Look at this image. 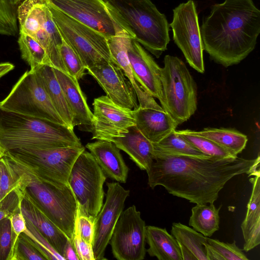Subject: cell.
I'll return each mask as SVG.
<instances>
[{
	"label": "cell",
	"instance_id": "obj_20",
	"mask_svg": "<svg viewBox=\"0 0 260 260\" xmlns=\"http://www.w3.org/2000/svg\"><path fill=\"white\" fill-rule=\"evenodd\" d=\"M135 125L141 133L152 143H155L178 125L164 109L139 107L134 110Z\"/></svg>",
	"mask_w": 260,
	"mask_h": 260
},
{
	"label": "cell",
	"instance_id": "obj_46",
	"mask_svg": "<svg viewBox=\"0 0 260 260\" xmlns=\"http://www.w3.org/2000/svg\"><path fill=\"white\" fill-rule=\"evenodd\" d=\"M14 66L9 62L0 63V78L12 70Z\"/></svg>",
	"mask_w": 260,
	"mask_h": 260
},
{
	"label": "cell",
	"instance_id": "obj_22",
	"mask_svg": "<svg viewBox=\"0 0 260 260\" xmlns=\"http://www.w3.org/2000/svg\"><path fill=\"white\" fill-rule=\"evenodd\" d=\"M105 175L119 182L125 183L129 168L120 152L113 143L98 140L86 145Z\"/></svg>",
	"mask_w": 260,
	"mask_h": 260
},
{
	"label": "cell",
	"instance_id": "obj_37",
	"mask_svg": "<svg viewBox=\"0 0 260 260\" xmlns=\"http://www.w3.org/2000/svg\"><path fill=\"white\" fill-rule=\"evenodd\" d=\"M1 189L0 202L18 186L15 172L8 160L4 156L0 157Z\"/></svg>",
	"mask_w": 260,
	"mask_h": 260
},
{
	"label": "cell",
	"instance_id": "obj_40",
	"mask_svg": "<svg viewBox=\"0 0 260 260\" xmlns=\"http://www.w3.org/2000/svg\"><path fill=\"white\" fill-rule=\"evenodd\" d=\"M74 231L87 243L92 245L94 232V220L81 215L77 210Z\"/></svg>",
	"mask_w": 260,
	"mask_h": 260
},
{
	"label": "cell",
	"instance_id": "obj_38",
	"mask_svg": "<svg viewBox=\"0 0 260 260\" xmlns=\"http://www.w3.org/2000/svg\"><path fill=\"white\" fill-rule=\"evenodd\" d=\"M207 243L215 250L224 260H247L248 258L236 245L233 243H224L217 239L207 237Z\"/></svg>",
	"mask_w": 260,
	"mask_h": 260
},
{
	"label": "cell",
	"instance_id": "obj_49",
	"mask_svg": "<svg viewBox=\"0 0 260 260\" xmlns=\"http://www.w3.org/2000/svg\"><path fill=\"white\" fill-rule=\"evenodd\" d=\"M0 155L1 156V157L3 156L2 152L1 147H0Z\"/></svg>",
	"mask_w": 260,
	"mask_h": 260
},
{
	"label": "cell",
	"instance_id": "obj_14",
	"mask_svg": "<svg viewBox=\"0 0 260 260\" xmlns=\"http://www.w3.org/2000/svg\"><path fill=\"white\" fill-rule=\"evenodd\" d=\"M105 203L94 220L92 248L95 260H103L116 222L122 212L129 190L118 182H109Z\"/></svg>",
	"mask_w": 260,
	"mask_h": 260
},
{
	"label": "cell",
	"instance_id": "obj_27",
	"mask_svg": "<svg viewBox=\"0 0 260 260\" xmlns=\"http://www.w3.org/2000/svg\"><path fill=\"white\" fill-rule=\"evenodd\" d=\"M190 131L211 140L235 156L245 149L248 141L246 135L233 128L208 127L201 131Z\"/></svg>",
	"mask_w": 260,
	"mask_h": 260
},
{
	"label": "cell",
	"instance_id": "obj_15",
	"mask_svg": "<svg viewBox=\"0 0 260 260\" xmlns=\"http://www.w3.org/2000/svg\"><path fill=\"white\" fill-rule=\"evenodd\" d=\"M48 1L60 11L107 39L124 30L111 17L103 0Z\"/></svg>",
	"mask_w": 260,
	"mask_h": 260
},
{
	"label": "cell",
	"instance_id": "obj_4",
	"mask_svg": "<svg viewBox=\"0 0 260 260\" xmlns=\"http://www.w3.org/2000/svg\"><path fill=\"white\" fill-rule=\"evenodd\" d=\"M113 19L158 58L170 42L169 24L151 0H103Z\"/></svg>",
	"mask_w": 260,
	"mask_h": 260
},
{
	"label": "cell",
	"instance_id": "obj_16",
	"mask_svg": "<svg viewBox=\"0 0 260 260\" xmlns=\"http://www.w3.org/2000/svg\"><path fill=\"white\" fill-rule=\"evenodd\" d=\"M86 70L114 103L133 110L139 107L132 85L121 69L113 61L99 64Z\"/></svg>",
	"mask_w": 260,
	"mask_h": 260
},
{
	"label": "cell",
	"instance_id": "obj_19",
	"mask_svg": "<svg viewBox=\"0 0 260 260\" xmlns=\"http://www.w3.org/2000/svg\"><path fill=\"white\" fill-rule=\"evenodd\" d=\"M20 210L25 219L31 223L63 256L65 245L69 239L26 193L21 191Z\"/></svg>",
	"mask_w": 260,
	"mask_h": 260
},
{
	"label": "cell",
	"instance_id": "obj_2",
	"mask_svg": "<svg viewBox=\"0 0 260 260\" xmlns=\"http://www.w3.org/2000/svg\"><path fill=\"white\" fill-rule=\"evenodd\" d=\"M203 50L225 67L240 62L254 49L260 11L252 0H224L211 7L200 27Z\"/></svg>",
	"mask_w": 260,
	"mask_h": 260
},
{
	"label": "cell",
	"instance_id": "obj_33",
	"mask_svg": "<svg viewBox=\"0 0 260 260\" xmlns=\"http://www.w3.org/2000/svg\"><path fill=\"white\" fill-rule=\"evenodd\" d=\"M59 53L67 73L77 80L81 79L86 69L78 55L63 39Z\"/></svg>",
	"mask_w": 260,
	"mask_h": 260
},
{
	"label": "cell",
	"instance_id": "obj_25",
	"mask_svg": "<svg viewBox=\"0 0 260 260\" xmlns=\"http://www.w3.org/2000/svg\"><path fill=\"white\" fill-rule=\"evenodd\" d=\"M34 72L40 80L57 113L66 125L73 129L75 127L73 115L55 76L53 68L48 65H42Z\"/></svg>",
	"mask_w": 260,
	"mask_h": 260
},
{
	"label": "cell",
	"instance_id": "obj_1",
	"mask_svg": "<svg viewBox=\"0 0 260 260\" xmlns=\"http://www.w3.org/2000/svg\"><path fill=\"white\" fill-rule=\"evenodd\" d=\"M260 157L245 159L238 156H154L148 175L152 188L162 186L170 194L196 204H212L229 180L246 174H260Z\"/></svg>",
	"mask_w": 260,
	"mask_h": 260
},
{
	"label": "cell",
	"instance_id": "obj_32",
	"mask_svg": "<svg viewBox=\"0 0 260 260\" xmlns=\"http://www.w3.org/2000/svg\"><path fill=\"white\" fill-rule=\"evenodd\" d=\"M176 132L200 151L208 156L222 158L236 157L211 140L194 134L189 129L176 130Z\"/></svg>",
	"mask_w": 260,
	"mask_h": 260
},
{
	"label": "cell",
	"instance_id": "obj_13",
	"mask_svg": "<svg viewBox=\"0 0 260 260\" xmlns=\"http://www.w3.org/2000/svg\"><path fill=\"white\" fill-rule=\"evenodd\" d=\"M92 105V139L111 142L135 125L134 110L118 105L107 95L94 99Z\"/></svg>",
	"mask_w": 260,
	"mask_h": 260
},
{
	"label": "cell",
	"instance_id": "obj_44",
	"mask_svg": "<svg viewBox=\"0 0 260 260\" xmlns=\"http://www.w3.org/2000/svg\"><path fill=\"white\" fill-rule=\"evenodd\" d=\"M207 260H224L223 258L208 243L205 244Z\"/></svg>",
	"mask_w": 260,
	"mask_h": 260
},
{
	"label": "cell",
	"instance_id": "obj_12",
	"mask_svg": "<svg viewBox=\"0 0 260 260\" xmlns=\"http://www.w3.org/2000/svg\"><path fill=\"white\" fill-rule=\"evenodd\" d=\"M146 224L135 205L123 210L116 222L109 243L118 260H142L146 249Z\"/></svg>",
	"mask_w": 260,
	"mask_h": 260
},
{
	"label": "cell",
	"instance_id": "obj_34",
	"mask_svg": "<svg viewBox=\"0 0 260 260\" xmlns=\"http://www.w3.org/2000/svg\"><path fill=\"white\" fill-rule=\"evenodd\" d=\"M12 0H0V35L14 36L18 31L17 10Z\"/></svg>",
	"mask_w": 260,
	"mask_h": 260
},
{
	"label": "cell",
	"instance_id": "obj_21",
	"mask_svg": "<svg viewBox=\"0 0 260 260\" xmlns=\"http://www.w3.org/2000/svg\"><path fill=\"white\" fill-rule=\"evenodd\" d=\"M55 76L72 112L74 126L90 132L93 114L82 92L78 80L68 74L53 68Z\"/></svg>",
	"mask_w": 260,
	"mask_h": 260
},
{
	"label": "cell",
	"instance_id": "obj_47",
	"mask_svg": "<svg viewBox=\"0 0 260 260\" xmlns=\"http://www.w3.org/2000/svg\"><path fill=\"white\" fill-rule=\"evenodd\" d=\"M6 217H9L8 214L5 211L0 210V221Z\"/></svg>",
	"mask_w": 260,
	"mask_h": 260
},
{
	"label": "cell",
	"instance_id": "obj_3",
	"mask_svg": "<svg viewBox=\"0 0 260 260\" xmlns=\"http://www.w3.org/2000/svg\"><path fill=\"white\" fill-rule=\"evenodd\" d=\"M73 129L47 119L0 107V147L3 156L17 148H50L81 145Z\"/></svg>",
	"mask_w": 260,
	"mask_h": 260
},
{
	"label": "cell",
	"instance_id": "obj_31",
	"mask_svg": "<svg viewBox=\"0 0 260 260\" xmlns=\"http://www.w3.org/2000/svg\"><path fill=\"white\" fill-rule=\"evenodd\" d=\"M18 44L22 58L35 71L42 65L50 66L47 53L40 44L31 36L19 32Z\"/></svg>",
	"mask_w": 260,
	"mask_h": 260
},
{
	"label": "cell",
	"instance_id": "obj_8",
	"mask_svg": "<svg viewBox=\"0 0 260 260\" xmlns=\"http://www.w3.org/2000/svg\"><path fill=\"white\" fill-rule=\"evenodd\" d=\"M45 2L61 37L78 55L86 69L113 61L104 35L66 15L48 0Z\"/></svg>",
	"mask_w": 260,
	"mask_h": 260
},
{
	"label": "cell",
	"instance_id": "obj_41",
	"mask_svg": "<svg viewBox=\"0 0 260 260\" xmlns=\"http://www.w3.org/2000/svg\"><path fill=\"white\" fill-rule=\"evenodd\" d=\"M9 218L11 221L12 233V250L8 259L10 260L18 237L26 229V222L20 209L11 215Z\"/></svg>",
	"mask_w": 260,
	"mask_h": 260
},
{
	"label": "cell",
	"instance_id": "obj_17",
	"mask_svg": "<svg viewBox=\"0 0 260 260\" xmlns=\"http://www.w3.org/2000/svg\"><path fill=\"white\" fill-rule=\"evenodd\" d=\"M127 52L137 81L150 95L160 101L162 98L160 68L152 56L133 39L129 41Z\"/></svg>",
	"mask_w": 260,
	"mask_h": 260
},
{
	"label": "cell",
	"instance_id": "obj_11",
	"mask_svg": "<svg viewBox=\"0 0 260 260\" xmlns=\"http://www.w3.org/2000/svg\"><path fill=\"white\" fill-rule=\"evenodd\" d=\"M173 11V20L169 25L174 41L189 65L197 72L204 73V50L195 4L189 0L180 4Z\"/></svg>",
	"mask_w": 260,
	"mask_h": 260
},
{
	"label": "cell",
	"instance_id": "obj_18",
	"mask_svg": "<svg viewBox=\"0 0 260 260\" xmlns=\"http://www.w3.org/2000/svg\"><path fill=\"white\" fill-rule=\"evenodd\" d=\"M129 35L123 30L117 35L107 39L112 58L123 71L132 85L137 95L139 107L162 109L153 97L147 92L135 79L127 55V47L131 39Z\"/></svg>",
	"mask_w": 260,
	"mask_h": 260
},
{
	"label": "cell",
	"instance_id": "obj_29",
	"mask_svg": "<svg viewBox=\"0 0 260 260\" xmlns=\"http://www.w3.org/2000/svg\"><path fill=\"white\" fill-rule=\"evenodd\" d=\"M154 157L157 155L210 156L203 153L176 132V129L160 141L152 143Z\"/></svg>",
	"mask_w": 260,
	"mask_h": 260
},
{
	"label": "cell",
	"instance_id": "obj_30",
	"mask_svg": "<svg viewBox=\"0 0 260 260\" xmlns=\"http://www.w3.org/2000/svg\"><path fill=\"white\" fill-rule=\"evenodd\" d=\"M171 234L177 241L187 248L197 260H207L205 244L207 237L180 222H174Z\"/></svg>",
	"mask_w": 260,
	"mask_h": 260
},
{
	"label": "cell",
	"instance_id": "obj_48",
	"mask_svg": "<svg viewBox=\"0 0 260 260\" xmlns=\"http://www.w3.org/2000/svg\"><path fill=\"white\" fill-rule=\"evenodd\" d=\"M12 2H13V3L16 5V4L18 3V2H19L20 1H22V0H12ZM22 2V1H21Z\"/></svg>",
	"mask_w": 260,
	"mask_h": 260
},
{
	"label": "cell",
	"instance_id": "obj_7",
	"mask_svg": "<svg viewBox=\"0 0 260 260\" xmlns=\"http://www.w3.org/2000/svg\"><path fill=\"white\" fill-rule=\"evenodd\" d=\"M82 145L50 148H17L3 156L25 167L42 179L59 186L69 185L68 178Z\"/></svg>",
	"mask_w": 260,
	"mask_h": 260
},
{
	"label": "cell",
	"instance_id": "obj_23",
	"mask_svg": "<svg viewBox=\"0 0 260 260\" xmlns=\"http://www.w3.org/2000/svg\"><path fill=\"white\" fill-rule=\"evenodd\" d=\"M111 142L127 153L140 169L147 171L149 169L154 159L153 144L136 125L130 127L123 136L115 138Z\"/></svg>",
	"mask_w": 260,
	"mask_h": 260
},
{
	"label": "cell",
	"instance_id": "obj_50",
	"mask_svg": "<svg viewBox=\"0 0 260 260\" xmlns=\"http://www.w3.org/2000/svg\"><path fill=\"white\" fill-rule=\"evenodd\" d=\"M0 186H1V169H0ZM0 189H1V187H0Z\"/></svg>",
	"mask_w": 260,
	"mask_h": 260
},
{
	"label": "cell",
	"instance_id": "obj_42",
	"mask_svg": "<svg viewBox=\"0 0 260 260\" xmlns=\"http://www.w3.org/2000/svg\"><path fill=\"white\" fill-rule=\"evenodd\" d=\"M73 243L79 260H95L92 245L82 239L74 231Z\"/></svg>",
	"mask_w": 260,
	"mask_h": 260
},
{
	"label": "cell",
	"instance_id": "obj_24",
	"mask_svg": "<svg viewBox=\"0 0 260 260\" xmlns=\"http://www.w3.org/2000/svg\"><path fill=\"white\" fill-rule=\"evenodd\" d=\"M253 176L249 179L252 190L241 225L245 242L243 250L246 252L260 244V174Z\"/></svg>",
	"mask_w": 260,
	"mask_h": 260
},
{
	"label": "cell",
	"instance_id": "obj_5",
	"mask_svg": "<svg viewBox=\"0 0 260 260\" xmlns=\"http://www.w3.org/2000/svg\"><path fill=\"white\" fill-rule=\"evenodd\" d=\"M5 157L15 172L18 188L73 241L77 204L69 186L46 181L25 167Z\"/></svg>",
	"mask_w": 260,
	"mask_h": 260
},
{
	"label": "cell",
	"instance_id": "obj_10",
	"mask_svg": "<svg viewBox=\"0 0 260 260\" xmlns=\"http://www.w3.org/2000/svg\"><path fill=\"white\" fill-rule=\"evenodd\" d=\"M0 107L11 112L66 125L36 72L31 70L26 71L21 76L7 96L0 102Z\"/></svg>",
	"mask_w": 260,
	"mask_h": 260
},
{
	"label": "cell",
	"instance_id": "obj_39",
	"mask_svg": "<svg viewBox=\"0 0 260 260\" xmlns=\"http://www.w3.org/2000/svg\"><path fill=\"white\" fill-rule=\"evenodd\" d=\"M12 246L10 219L6 217L0 221V260H8Z\"/></svg>",
	"mask_w": 260,
	"mask_h": 260
},
{
	"label": "cell",
	"instance_id": "obj_45",
	"mask_svg": "<svg viewBox=\"0 0 260 260\" xmlns=\"http://www.w3.org/2000/svg\"><path fill=\"white\" fill-rule=\"evenodd\" d=\"M182 260H197L194 255L182 244L178 242Z\"/></svg>",
	"mask_w": 260,
	"mask_h": 260
},
{
	"label": "cell",
	"instance_id": "obj_43",
	"mask_svg": "<svg viewBox=\"0 0 260 260\" xmlns=\"http://www.w3.org/2000/svg\"><path fill=\"white\" fill-rule=\"evenodd\" d=\"M63 257L64 260H79L73 241L69 239L64 247Z\"/></svg>",
	"mask_w": 260,
	"mask_h": 260
},
{
	"label": "cell",
	"instance_id": "obj_36",
	"mask_svg": "<svg viewBox=\"0 0 260 260\" xmlns=\"http://www.w3.org/2000/svg\"><path fill=\"white\" fill-rule=\"evenodd\" d=\"M45 257L24 233L18 237L10 260H45Z\"/></svg>",
	"mask_w": 260,
	"mask_h": 260
},
{
	"label": "cell",
	"instance_id": "obj_6",
	"mask_svg": "<svg viewBox=\"0 0 260 260\" xmlns=\"http://www.w3.org/2000/svg\"><path fill=\"white\" fill-rule=\"evenodd\" d=\"M160 68L162 108L181 124L197 109V87L185 64L180 58L166 55Z\"/></svg>",
	"mask_w": 260,
	"mask_h": 260
},
{
	"label": "cell",
	"instance_id": "obj_51",
	"mask_svg": "<svg viewBox=\"0 0 260 260\" xmlns=\"http://www.w3.org/2000/svg\"><path fill=\"white\" fill-rule=\"evenodd\" d=\"M0 157H2L1 155H0Z\"/></svg>",
	"mask_w": 260,
	"mask_h": 260
},
{
	"label": "cell",
	"instance_id": "obj_26",
	"mask_svg": "<svg viewBox=\"0 0 260 260\" xmlns=\"http://www.w3.org/2000/svg\"><path fill=\"white\" fill-rule=\"evenodd\" d=\"M146 242L149 245L146 251L150 256L159 260H182L178 242L165 228L146 226Z\"/></svg>",
	"mask_w": 260,
	"mask_h": 260
},
{
	"label": "cell",
	"instance_id": "obj_9",
	"mask_svg": "<svg viewBox=\"0 0 260 260\" xmlns=\"http://www.w3.org/2000/svg\"><path fill=\"white\" fill-rule=\"evenodd\" d=\"M106 179L92 154L83 151L75 161L68 178L79 214L95 220L103 205Z\"/></svg>",
	"mask_w": 260,
	"mask_h": 260
},
{
	"label": "cell",
	"instance_id": "obj_28",
	"mask_svg": "<svg viewBox=\"0 0 260 260\" xmlns=\"http://www.w3.org/2000/svg\"><path fill=\"white\" fill-rule=\"evenodd\" d=\"M221 206L216 208L213 203L196 204L191 209L189 225L196 231L207 237H211L219 229V211Z\"/></svg>",
	"mask_w": 260,
	"mask_h": 260
},
{
	"label": "cell",
	"instance_id": "obj_35",
	"mask_svg": "<svg viewBox=\"0 0 260 260\" xmlns=\"http://www.w3.org/2000/svg\"><path fill=\"white\" fill-rule=\"evenodd\" d=\"M26 220V229L24 232L37 249L48 260H64L47 239L28 221Z\"/></svg>",
	"mask_w": 260,
	"mask_h": 260
}]
</instances>
